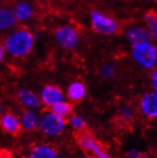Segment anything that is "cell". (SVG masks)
Masks as SVG:
<instances>
[{
    "instance_id": "1",
    "label": "cell",
    "mask_w": 157,
    "mask_h": 158,
    "mask_svg": "<svg viewBox=\"0 0 157 158\" xmlns=\"http://www.w3.org/2000/svg\"><path fill=\"white\" fill-rule=\"evenodd\" d=\"M35 36L28 28L17 27L8 32L1 42L6 53L14 58H23L31 53Z\"/></svg>"
},
{
    "instance_id": "2",
    "label": "cell",
    "mask_w": 157,
    "mask_h": 158,
    "mask_svg": "<svg viewBox=\"0 0 157 158\" xmlns=\"http://www.w3.org/2000/svg\"><path fill=\"white\" fill-rule=\"evenodd\" d=\"M89 23L93 32L100 35H116L122 31L120 23L114 16L99 10H91Z\"/></svg>"
},
{
    "instance_id": "3",
    "label": "cell",
    "mask_w": 157,
    "mask_h": 158,
    "mask_svg": "<svg viewBox=\"0 0 157 158\" xmlns=\"http://www.w3.org/2000/svg\"><path fill=\"white\" fill-rule=\"evenodd\" d=\"M131 57L145 69H154L157 63V48L152 41L132 45Z\"/></svg>"
},
{
    "instance_id": "4",
    "label": "cell",
    "mask_w": 157,
    "mask_h": 158,
    "mask_svg": "<svg viewBox=\"0 0 157 158\" xmlns=\"http://www.w3.org/2000/svg\"><path fill=\"white\" fill-rule=\"evenodd\" d=\"M53 38L65 51H75L80 45L81 37L78 30L72 25H61L53 31Z\"/></svg>"
},
{
    "instance_id": "5",
    "label": "cell",
    "mask_w": 157,
    "mask_h": 158,
    "mask_svg": "<svg viewBox=\"0 0 157 158\" xmlns=\"http://www.w3.org/2000/svg\"><path fill=\"white\" fill-rule=\"evenodd\" d=\"M76 142L86 153H91L97 158H113L87 129L76 131Z\"/></svg>"
},
{
    "instance_id": "6",
    "label": "cell",
    "mask_w": 157,
    "mask_h": 158,
    "mask_svg": "<svg viewBox=\"0 0 157 158\" xmlns=\"http://www.w3.org/2000/svg\"><path fill=\"white\" fill-rule=\"evenodd\" d=\"M65 123L66 122L63 117L52 112L42 118L39 122V128L44 134L53 136V135L60 134L63 131Z\"/></svg>"
},
{
    "instance_id": "7",
    "label": "cell",
    "mask_w": 157,
    "mask_h": 158,
    "mask_svg": "<svg viewBox=\"0 0 157 158\" xmlns=\"http://www.w3.org/2000/svg\"><path fill=\"white\" fill-rule=\"evenodd\" d=\"M12 10L17 22H21V23L31 20L35 15V7L27 0H18L14 3Z\"/></svg>"
},
{
    "instance_id": "8",
    "label": "cell",
    "mask_w": 157,
    "mask_h": 158,
    "mask_svg": "<svg viewBox=\"0 0 157 158\" xmlns=\"http://www.w3.org/2000/svg\"><path fill=\"white\" fill-rule=\"evenodd\" d=\"M125 36L131 46L135 44L143 43V42L152 41L146 27L138 26V25L129 27L125 31Z\"/></svg>"
},
{
    "instance_id": "9",
    "label": "cell",
    "mask_w": 157,
    "mask_h": 158,
    "mask_svg": "<svg viewBox=\"0 0 157 158\" xmlns=\"http://www.w3.org/2000/svg\"><path fill=\"white\" fill-rule=\"evenodd\" d=\"M42 102L47 105L52 106L55 103H58L64 100V94L62 89L55 85H47L45 86L41 93Z\"/></svg>"
},
{
    "instance_id": "10",
    "label": "cell",
    "mask_w": 157,
    "mask_h": 158,
    "mask_svg": "<svg viewBox=\"0 0 157 158\" xmlns=\"http://www.w3.org/2000/svg\"><path fill=\"white\" fill-rule=\"evenodd\" d=\"M140 106L144 114L150 118H156L157 116V94L156 91L153 93L145 94L142 98Z\"/></svg>"
},
{
    "instance_id": "11",
    "label": "cell",
    "mask_w": 157,
    "mask_h": 158,
    "mask_svg": "<svg viewBox=\"0 0 157 158\" xmlns=\"http://www.w3.org/2000/svg\"><path fill=\"white\" fill-rule=\"evenodd\" d=\"M0 127L4 131L12 135H17L22 129L20 121L12 114H6L0 117Z\"/></svg>"
},
{
    "instance_id": "12",
    "label": "cell",
    "mask_w": 157,
    "mask_h": 158,
    "mask_svg": "<svg viewBox=\"0 0 157 158\" xmlns=\"http://www.w3.org/2000/svg\"><path fill=\"white\" fill-rule=\"evenodd\" d=\"M17 98L22 105L29 109H36L41 105V99L31 89H21L17 93Z\"/></svg>"
},
{
    "instance_id": "13",
    "label": "cell",
    "mask_w": 157,
    "mask_h": 158,
    "mask_svg": "<svg viewBox=\"0 0 157 158\" xmlns=\"http://www.w3.org/2000/svg\"><path fill=\"white\" fill-rule=\"evenodd\" d=\"M17 20L10 8H0V31H12L17 25Z\"/></svg>"
},
{
    "instance_id": "14",
    "label": "cell",
    "mask_w": 157,
    "mask_h": 158,
    "mask_svg": "<svg viewBox=\"0 0 157 158\" xmlns=\"http://www.w3.org/2000/svg\"><path fill=\"white\" fill-rule=\"evenodd\" d=\"M67 95L73 103H79L86 95V87L82 82L75 81L70 84L67 89Z\"/></svg>"
},
{
    "instance_id": "15",
    "label": "cell",
    "mask_w": 157,
    "mask_h": 158,
    "mask_svg": "<svg viewBox=\"0 0 157 158\" xmlns=\"http://www.w3.org/2000/svg\"><path fill=\"white\" fill-rule=\"evenodd\" d=\"M39 117L31 110H26L21 116V127L27 131H35L39 127Z\"/></svg>"
},
{
    "instance_id": "16",
    "label": "cell",
    "mask_w": 157,
    "mask_h": 158,
    "mask_svg": "<svg viewBox=\"0 0 157 158\" xmlns=\"http://www.w3.org/2000/svg\"><path fill=\"white\" fill-rule=\"evenodd\" d=\"M144 22L146 23V29L149 31L151 40L157 38V15L154 10H150L144 15Z\"/></svg>"
},
{
    "instance_id": "17",
    "label": "cell",
    "mask_w": 157,
    "mask_h": 158,
    "mask_svg": "<svg viewBox=\"0 0 157 158\" xmlns=\"http://www.w3.org/2000/svg\"><path fill=\"white\" fill-rule=\"evenodd\" d=\"M51 110L53 114H57L61 117H66L72 114V105L71 103L65 102V101H60L58 103H55L51 106Z\"/></svg>"
},
{
    "instance_id": "18",
    "label": "cell",
    "mask_w": 157,
    "mask_h": 158,
    "mask_svg": "<svg viewBox=\"0 0 157 158\" xmlns=\"http://www.w3.org/2000/svg\"><path fill=\"white\" fill-rule=\"evenodd\" d=\"M33 158H56V152L47 146H37L33 148L31 153Z\"/></svg>"
},
{
    "instance_id": "19",
    "label": "cell",
    "mask_w": 157,
    "mask_h": 158,
    "mask_svg": "<svg viewBox=\"0 0 157 158\" xmlns=\"http://www.w3.org/2000/svg\"><path fill=\"white\" fill-rule=\"evenodd\" d=\"M115 74V65L113 62H106L101 68V75L104 79H110Z\"/></svg>"
},
{
    "instance_id": "20",
    "label": "cell",
    "mask_w": 157,
    "mask_h": 158,
    "mask_svg": "<svg viewBox=\"0 0 157 158\" xmlns=\"http://www.w3.org/2000/svg\"><path fill=\"white\" fill-rule=\"evenodd\" d=\"M70 124L76 131H80L87 129V124H86L85 120L79 116H76V115L70 117Z\"/></svg>"
},
{
    "instance_id": "21",
    "label": "cell",
    "mask_w": 157,
    "mask_h": 158,
    "mask_svg": "<svg viewBox=\"0 0 157 158\" xmlns=\"http://www.w3.org/2000/svg\"><path fill=\"white\" fill-rule=\"evenodd\" d=\"M127 158H148V156L145 152H141L138 151L132 150L127 153Z\"/></svg>"
},
{
    "instance_id": "22",
    "label": "cell",
    "mask_w": 157,
    "mask_h": 158,
    "mask_svg": "<svg viewBox=\"0 0 157 158\" xmlns=\"http://www.w3.org/2000/svg\"><path fill=\"white\" fill-rule=\"evenodd\" d=\"M120 114H121V117L124 119V120H127V121H130L131 119V110L129 109V108H123L120 111Z\"/></svg>"
},
{
    "instance_id": "23",
    "label": "cell",
    "mask_w": 157,
    "mask_h": 158,
    "mask_svg": "<svg viewBox=\"0 0 157 158\" xmlns=\"http://www.w3.org/2000/svg\"><path fill=\"white\" fill-rule=\"evenodd\" d=\"M151 82L154 88V91H156V87H157V73H156V71H154L151 75Z\"/></svg>"
},
{
    "instance_id": "24",
    "label": "cell",
    "mask_w": 157,
    "mask_h": 158,
    "mask_svg": "<svg viewBox=\"0 0 157 158\" xmlns=\"http://www.w3.org/2000/svg\"><path fill=\"white\" fill-rule=\"evenodd\" d=\"M5 56H6V51L3 47L2 43L0 42V63H2L5 59Z\"/></svg>"
},
{
    "instance_id": "25",
    "label": "cell",
    "mask_w": 157,
    "mask_h": 158,
    "mask_svg": "<svg viewBox=\"0 0 157 158\" xmlns=\"http://www.w3.org/2000/svg\"><path fill=\"white\" fill-rule=\"evenodd\" d=\"M85 158H97V157H95L94 155H93L91 153H86V157Z\"/></svg>"
},
{
    "instance_id": "26",
    "label": "cell",
    "mask_w": 157,
    "mask_h": 158,
    "mask_svg": "<svg viewBox=\"0 0 157 158\" xmlns=\"http://www.w3.org/2000/svg\"><path fill=\"white\" fill-rule=\"evenodd\" d=\"M3 106H2V104L0 103V117H1L2 115H3Z\"/></svg>"
},
{
    "instance_id": "27",
    "label": "cell",
    "mask_w": 157,
    "mask_h": 158,
    "mask_svg": "<svg viewBox=\"0 0 157 158\" xmlns=\"http://www.w3.org/2000/svg\"><path fill=\"white\" fill-rule=\"evenodd\" d=\"M140 1H143V2H152V1H155V0H140Z\"/></svg>"
},
{
    "instance_id": "28",
    "label": "cell",
    "mask_w": 157,
    "mask_h": 158,
    "mask_svg": "<svg viewBox=\"0 0 157 158\" xmlns=\"http://www.w3.org/2000/svg\"><path fill=\"white\" fill-rule=\"evenodd\" d=\"M93 1H100V0H93Z\"/></svg>"
},
{
    "instance_id": "29",
    "label": "cell",
    "mask_w": 157,
    "mask_h": 158,
    "mask_svg": "<svg viewBox=\"0 0 157 158\" xmlns=\"http://www.w3.org/2000/svg\"><path fill=\"white\" fill-rule=\"evenodd\" d=\"M29 158H33V157H31V156H30V157H29Z\"/></svg>"
},
{
    "instance_id": "30",
    "label": "cell",
    "mask_w": 157,
    "mask_h": 158,
    "mask_svg": "<svg viewBox=\"0 0 157 158\" xmlns=\"http://www.w3.org/2000/svg\"><path fill=\"white\" fill-rule=\"evenodd\" d=\"M116 1H120V0H116Z\"/></svg>"
}]
</instances>
